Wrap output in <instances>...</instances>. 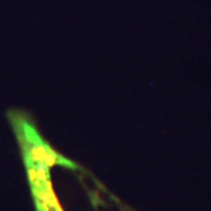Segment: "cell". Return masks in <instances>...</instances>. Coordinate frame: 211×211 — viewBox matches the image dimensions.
Returning <instances> with one entry per match:
<instances>
[{
  "instance_id": "obj_1",
  "label": "cell",
  "mask_w": 211,
  "mask_h": 211,
  "mask_svg": "<svg viewBox=\"0 0 211 211\" xmlns=\"http://www.w3.org/2000/svg\"><path fill=\"white\" fill-rule=\"evenodd\" d=\"M10 120L21 149L36 211H64L53 188L51 168L60 163L70 165L69 161L51 148L25 114L12 111Z\"/></svg>"
}]
</instances>
